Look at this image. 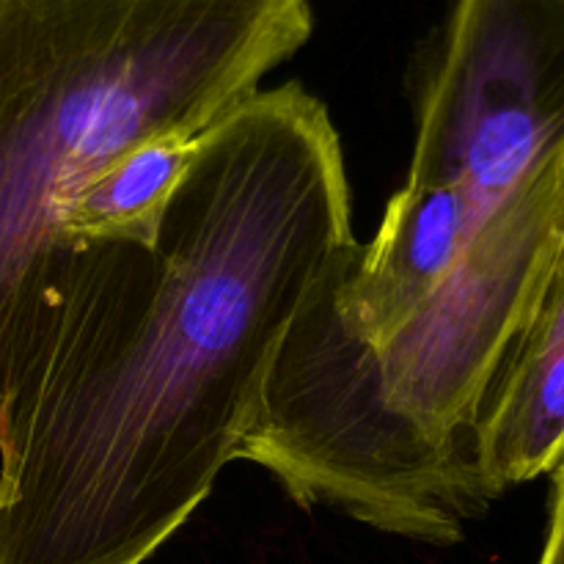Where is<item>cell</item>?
Segmentation results:
<instances>
[{
    "mask_svg": "<svg viewBox=\"0 0 564 564\" xmlns=\"http://www.w3.org/2000/svg\"><path fill=\"white\" fill-rule=\"evenodd\" d=\"M564 147V0H455L419 99L405 185L499 207Z\"/></svg>",
    "mask_w": 564,
    "mask_h": 564,
    "instance_id": "4",
    "label": "cell"
},
{
    "mask_svg": "<svg viewBox=\"0 0 564 564\" xmlns=\"http://www.w3.org/2000/svg\"><path fill=\"white\" fill-rule=\"evenodd\" d=\"M308 0H0V411L83 259V185L160 132L202 135L312 36Z\"/></svg>",
    "mask_w": 564,
    "mask_h": 564,
    "instance_id": "3",
    "label": "cell"
},
{
    "mask_svg": "<svg viewBox=\"0 0 564 564\" xmlns=\"http://www.w3.org/2000/svg\"><path fill=\"white\" fill-rule=\"evenodd\" d=\"M540 564H564V463L554 471V499H551V523Z\"/></svg>",
    "mask_w": 564,
    "mask_h": 564,
    "instance_id": "7",
    "label": "cell"
},
{
    "mask_svg": "<svg viewBox=\"0 0 564 564\" xmlns=\"http://www.w3.org/2000/svg\"><path fill=\"white\" fill-rule=\"evenodd\" d=\"M562 463L564 253L479 408L468 441V485L485 512L505 490L554 474Z\"/></svg>",
    "mask_w": 564,
    "mask_h": 564,
    "instance_id": "5",
    "label": "cell"
},
{
    "mask_svg": "<svg viewBox=\"0 0 564 564\" xmlns=\"http://www.w3.org/2000/svg\"><path fill=\"white\" fill-rule=\"evenodd\" d=\"M352 237L328 108L259 88L198 135L152 246L91 242L0 411V564H147L257 416Z\"/></svg>",
    "mask_w": 564,
    "mask_h": 564,
    "instance_id": "1",
    "label": "cell"
},
{
    "mask_svg": "<svg viewBox=\"0 0 564 564\" xmlns=\"http://www.w3.org/2000/svg\"><path fill=\"white\" fill-rule=\"evenodd\" d=\"M198 135L160 132L110 160L77 191L66 209V240L152 246L171 196L193 160Z\"/></svg>",
    "mask_w": 564,
    "mask_h": 564,
    "instance_id": "6",
    "label": "cell"
},
{
    "mask_svg": "<svg viewBox=\"0 0 564 564\" xmlns=\"http://www.w3.org/2000/svg\"><path fill=\"white\" fill-rule=\"evenodd\" d=\"M564 253V147L482 224L444 286L383 347L341 330L312 286L270 367L237 460L297 507L452 545L482 516L468 485L479 408ZM325 273V270H323Z\"/></svg>",
    "mask_w": 564,
    "mask_h": 564,
    "instance_id": "2",
    "label": "cell"
}]
</instances>
